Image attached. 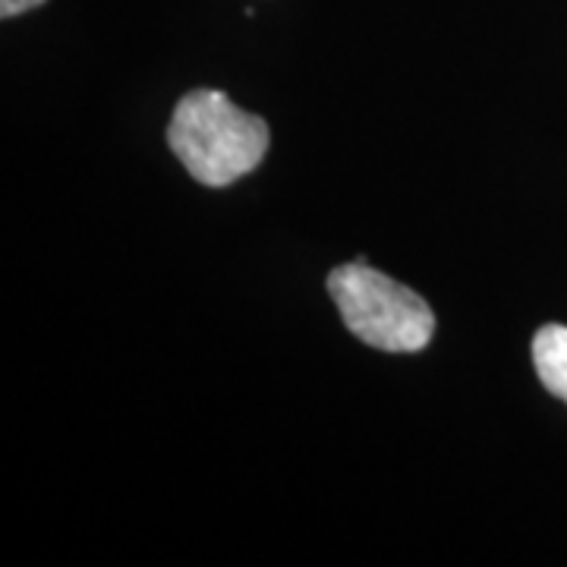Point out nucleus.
Masks as SVG:
<instances>
[{
  "label": "nucleus",
  "mask_w": 567,
  "mask_h": 567,
  "mask_svg": "<svg viewBox=\"0 0 567 567\" xmlns=\"http://www.w3.org/2000/svg\"><path fill=\"white\" fill-rule=\"evenodd\" d=\"M167 142L193 181L230 186L262 164L271 133L262 117L237 107L218 89H196L174 107Z\"/></svg>",
  "instance_id": "obj_1"
},
{
  "label": "nucleus",
  "mask_w": 567,
  "mask_h": 567,
  "mask_svg": "<svg viewBox=\"0 0 567 567\" xmlns=\"http://www.w3.org/2000/svg\"><path fill=\"white\" fill-rule=\"evenodd\" d=\"M328 293L353 338L385 353H420L435 334V316L420 293L375 271L365 259L328 275Z\"/></svg>",
  "instance_id": "obj_2"
},
{
  "label": "nucleus",
  "mask_w": 567,
  "mask_h": 567,
  "mask_svg": "<svg viewBox=\"0 0 567 567\" xmlns=\"http://www.w3.org/2000/svg\"><path fill=\"white\" fill-rule=\"evenodd\" d=\"M533 365L548 394L567 404V328L543 324L533 338Z\"/></svg>",
  "instance_id": "obj_3"
},
{
  "label": "nucleus",
  "mask_w": 567,
  "mask_h": 567,
  "mask_svg": "<svg viewBox=\"0 0 567 567\" xmlns=\"http://www.w3.org/2000/svg\"><path fill=\"white\" fill-rule=\"evenodd\" d=\"M41 3H44V0H0V17H3V20H13V17L29 13V10H35Z\"/></svg>",
  "instance_id": "obj_4"
}]
</instances>
